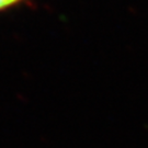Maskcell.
<instances>
[{
    "instance_id": "1",
    "label": "cell",
    "mask_w": 148,
    "mask_h": 148,
    "mask_svg": "<svg viewBox=\"0 0 148 148\" xmlns=\"http://www.w3.org/2000/svg\"><path fill=\"white\" fill-rule=\"evenodd\" d=\"M2 9H5V5H3V3L1 2V0H0V10H2Z\"/></svg>"
}]
</instances>
